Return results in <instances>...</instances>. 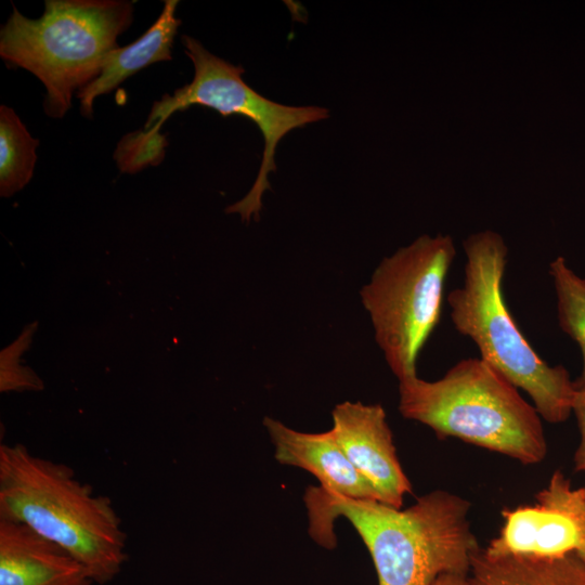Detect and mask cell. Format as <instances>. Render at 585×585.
Masks as SVG:
<instances>
[{
  "mask_svg": "<svg viewBox=\"0 0 585 585\" xmlns=\"http://www.w3.org/2000/svg\"><path fill=\"white\" fill-rule=\"evenodd\" d=\"M304 503L309 533L325 548L336 547L337 518L352 524L372 557L378 585H432L445 574L470 575L481 548L471 530L469 500L445 490L401 509L310 485Z\"/></svg>",
  "mask_w": 585,
  "mask_h": 585,
  "instance_id": "1",
  "label": "cell"
},
{
  "mask_svg": "<svg viewBox=\"0 0 585 585\" xmlns=\"http://www.w3.org/2000/svg\"><path fill=\"white\" fill-rule=\"evenodd\" d=\"M0 520L56 543L96 584L113 581L128 560L127 533L110 498L96 495L69 466L21 443L0 445Z\"/></svg>",
  "mask_w": 585,
  "mask_h": 585,
  "instance_id": "2",
  "label": "cell"
},
{
  "mask_svg": "<svg viewBox=\"0 0 585 585\" xmlns=\"http://www.w3.org/2000/svg\"><path fill=\"white\" fill-rule=\"evenodd\" d=\"M463 285L447 295L455 329L471 339L480 358L531 398L549 424L572 414L575 384L562 365H548L516 324L504 298L508 247L497 232L484 230L463 242Z\"/></svg>",
  "mask_w": 585,
  "mask_h": 585,
  "instance_id": "3",
  "label": "cell"
},
{
  "mask_svg": "<svg viewBox=\"0 0 585 585\" xmlns=\"http://www.w3.org/2000/svg\"><path fill=\"white\" fill-rule=\"evenodd\" d=\"M399 411L439 439L457 438L523 465L538 464L547 455L536 408L481 358L457 362L438 380L414 376L399 381Z\"/></svg>",
  "mask_w": 585,
  "mask_h": 585,
  "instance_id": "4",
  "label": "cell"
},
{
  "mask_svg": "<svg viewBox=\"0 0 585 585\" xmlns=\"http://www.w3.org/2000/svg\"><path fill=\"white\" fill-rule=\"evenodd\" d=\"M133 2L125 0H48L37 20L13 5L0 32V55L34 74L46 87V114L62 118L74 91L94 80L105 56L131 24Z\"/></svg>",
  "mask_w": 585,
  "mask_h": 585,
  "instance_id": "5",
  "label": "cell"
},
{
  "mask_svg": "<svg viewBox=\"0 0 585 585\" xmlns=\"http://www.w3.org/2000/svg\"><path fill=\"white\" fill-rule=\"evenodd\" d=\"M456 255L450 235H421L384 258L360 290L375 340L399 381L417 376L418 355L438 326Z\"/></svg>",
  "mask_w": 585,
  "mask_h": 585,
  "instance_id": "6",
  "label": "cell"
},
{
  "mask_svg": "<svg viewBox=\"0 0 585 585\" xmlns=\"http://www.w3.org/2000/svg\"><path fill=\"white\" fill-rule=\"evenodd\" d=\"M185 54L193 63V80L165 94L152 106L144 132L160 136V127L177 110L191 105H203L223 116L242 115L260 129L264 148L257 178L249 192L226 213L239 214L242 221L259 220L262 196L270 190L268 176L275 171V153L280 141L291 130L328 118V109L320 106H288L271 101L244 80V68L210 53L197 39L182 36Z\"/></svg>",
  "mask_w": 585,
  "mask_h": 585,
  "instance_id": "7",
  "label": "cell"
},
{
  "mask_svg": "<svg viewBox=\"0 0 585 585\" xmlns=\"http://www.w3.org/2000/svg\"><path fill=\"white\" fill-rule=\"evenodd\" d=\"M535 504L506 508L498 535L483 550L492 556L560 557L576 552L585 561V491L556 470Z\"/></svg>",
  "mask_w": 585,
  "mask_h": 585,
  "instance_id": "8",
  "label": "cell"
},
{
  "mask_svg": "<svg viewBox=\"0 0 585 585\" xmlns=\"http://www.w3.org/2000/svg\"><path fill=\"white\" fill-rule=\"evenodd\" d=\"M332 432L381 503L401 508L412 484L402 469L386 412L380 404L344 401L333 412Z\"/></svg>",
  "mask_w": 585,
  "mask_h": 585,
  "instance_id": "9",
  "label": "cell"
},
{
  "mask_svg": "<svg viewBox=\"0 0 585 585\" xmlns=\"http://www.w3.org/2000/svg\"><path fill=\"white\" fill-rule=\"evenodd\" d=\"M263 425L280 464L307 470L318 480V486L330 493L380 502L372 484L348 459L330 429L302 432L268 416Z\"/></svg>",
  "mask_w": 585,
  "mask_h": 585,
  "instance_id": "10",
  "label": "cell"
},
{
  "mask_svg": "<svg viewBox=\"0 0 585 585\" xmlns=\"http://www.w3.org/2000/svg\"><path fill=\"white\" fill-rule=\"evenodd\" d=\"M66 549L29 526L0 520V585H93Z\"/></svg>",
  "mask_w": 585,
  "mask_h": 585,
  "instance_id": "11",
  "label": "cell"
},
{
  "mask_svg": "<svg viewBox=\"0 0 585 585\" xmlns=\"http://www.w3.org/2000/svg\"><path fill=\"white\" fill-rule=\"evenodd\" d=\"M178 1L167 0L156 22L138 40L115 48L105 56L100 75L79 90L80 112L92 117L96 96L112 92L125 79L160 61L171 60V48L181 21L174 16Z\"/></svg>",
  "mask_w": 585,
  "mask_h": 585,
  "instance_id": "12",
  "label": "cell"
},
{
  "mask_svg": "<svg viewBox=\"0 0 585 585\" xmlns=\"http://www.w3.org/2000/svg\"><path fill=\"white\" fill-rule=\"evenodd\" d=\"M470 576L477 585H585V561L576 552L492 556L480 548L472 557Z\"/></svg>",
  "mask_w": 585,
  "mask_h": 585,
  "instance_id": "13",
  "label": "cell"
},
{
  "mask_svg": "<svg viewBox=\"0 0 585 585\" xmlns=\"http://www.w3.org/2000/svg\"><path fill=\"white\" fill-rule=\"evenodd\" d=\"M39 140L32 138L15 112L0 107V195L9 197L31 179Z\"/></svg>",
  "mask_w": 585,
  "mask_h": 585,
  "instance_id": "14",
  "label": "cell"
},
{
  "mask_svg": "<svg viewBox=\"0 0 585 585\" xmlns=\"http://www.w3.org/2000/svg\"><path fill=\"white\" fill-rule=\"evenodd\" d=\"M549 275L557 296L559 327L576 342L582 354V372L574 384L585 387V278L561 256L550 262Z\"/></svg>",
  "mask_w": 585,
  "mask_h": 585,
  "instance_id": "15",
  "label": "cell"
},
{
  "mask_svg": "<svg viewBox=\"0 0 585 585\" xmlns=\"http://www.w3.org/2000/svg\"><path fill=\"white\" fill-rule=\"evenodd\" d=\"M36 325L37 323L28 325L15 342L1 351V392L43 389L40 378L30 368L21 365L20 361L23 351L29 346Z\"/></svg>",
  "mask_w": 585,
  "mask_h": 585,
  "instance_id": "16",
  "label": "cell"
},
{
  "mask_svg": "<svg viewBox=\"0 0 585 585\" xmlns=\"http://www.w3.org/2000/svg\"><path fill=\"white\" fill-rule=\"evenodd\" d=\"M166 144L164 136L152 138L143 131L130 133L119 142L115 158L122 172H135L160 162Z\"/></svg>",
  "mask_w": 585,
  "mask_h": 585,
  "instance_id": "17",
  "label": "cell"
},
{
  "mask_svg": "<svg viewBox=\"0 0 585 585\" xmlns=\"http://www.w3.org/2000/svg\"><path fill=\"white\" fill-rule=\"evenodd\" d=\"M575 388L572 413L577 421L580 443L574 454V469L585 472V387L575 386ZM583 489L585 491V485Z\"/></svg>",
  "mask_w": 585,
  "mask_h": 585,
  "instance_id": "18",
  "label": "cell"
},
{
  "mask_svg": "<svg viewBox=\"0 0 585 585\" xmlns=\"http://www.w3.org/2000/svg\"><path fill=\"white\" fill-rule=\"evenodd\" d=\"M432 585H477L470 575L445 574Z\"/></svg>",
  "mask_w": 585,
  "mask_h": 585,
  "instance_id": "19",
  "label": "cell"
}]
</instances>
